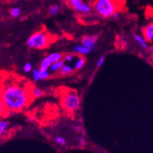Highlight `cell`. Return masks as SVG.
I'll list each match as a JSON object with an SVG mask.
<instances>
[{"label": "cell", "mask_w": 153, "mask_h": 153, "mask_svg": "<svg viewBox=\"0 0 153 153\" xmlns=\"http://www.w3.org/2000/svg\"><path fill=\"white\" fill-rule=\"evenodd\" d=\"M94 10L102 18H110L117 11V6L114 0H96Z\"/></svg>", "instance_id": "2"}, {"label": "cell", "mask_w": 153, "mask_h": 153, "mask_svg": "<svg viewBox=\"0 0 153 153\" xmlns=\"http://www.w3.org/2000/svg\"><path fill=\"white\" fill-rule=\"evenodd\" d=\"M51 65H52V62H50L49 59L48 58V56H45L41 62L40 68L39 69L42 71H48Z\"/></svg>", "instance_id": "15"}, {"label": "cell", "mask_w": 153, "mask_h": 153, "mask_svg": "<svg viewBox=\"0 0 153 153\" xmlns=\"http://www.w3.org/2000/svg\"><path fill=\"white\" fill-rule=\"evenodd\" d=\"M75 12L83 15L89 14L91 12V6L85 0H75L69 3Z\"/></svg>", "instance_id": "5"}, {"label": "cell", "mask_w": 153, "mask_h": 153, "mask_svg": "<svg viewBox=\"0 0 153 153\" xmlns=\"http://www.w3.org/2000/svg\"><path fill=\"white\" fill-rule=\"evenodd\" d=\"M20 13H21V10L19 7H13L10 10V16L13 17V18H17V17H19Z\"/></svg>", "instance_id": "18"}, {"label": "cell", "mask_w": 153, "mask_h": 153, "mask_svg": "<svg viewBox=\"0 0 153 153\" xmlns=\"http://www.w3.org/2000/svg\"><path fill=\"white\" fill-rule=\"evenodd\" d=\"M51 40L48 34L45 31H38L30 37L27 41V45L30 48L43 49L48 46Z\"/></svg>", "instance_id": "3"}, {"label": "cell", "mask_w": 153, "mask_h": 153, "mask_svg": "<svg viewBox=\"0 0 153 153\" xmlns=\"http://www.w3.org/2000/svg\"><path fill=\"white\" fill-rule=\"evenodd\" d=\"M3 89H4V82L2 81V79L0 78V99H1V97H2Z\"/></svg>", "instance_id": "25"}, {"label": "cell", "mask_w": 153, "mask_h": 153, "mask_svg": "<svg viewBox=\"0 0 153 153\" xmlns=\"http://www.w3.org/2000/svg\"><path fill=\"white\" fill-rule=\"evenodd\" d=\"M32 99V90H30L27 85L15 81L4 82L1 100L8 112L19 113L28 105Z\"/></svg>", "instance_id": "1"}, {"label": "cell", "mask_w": 153, "mask_h": 153, "mask_svg": "<svg viewBox=\"0 0 153 153\" xmlns=\"http://www.w3.org/2000/svg\"><path fill=\"white\" fill-rule=\"evenodd\" d=\"M112 18L115 20H118L120 18V13L118 11H117V12L113 13V15L112 16Z\"/></svg>", "instance_id": "26"}, {"label": "cell", "mask_w": 153, "mask_h": 153, "mask_svg": "<svg viewBox=\"0 0 153 153\" xmlns=\"http://www.w3.org/2000/svg\"><path fill=\"white\" fill-rule=\"evenodd\" d=\"M74 55L68 54V55H67L66 56H65V60L67 61V62H71L74 60Z\"/></svg>", "instance_id": "24"}, {"label": "cell", "mask_w": 153, "mask_h": 153, "mask_svg": "<svg viewBox=\"0 0 153 153\" xmlns=\"http://www.w3.org/2000/svg\"><path fill=\"white\" fill-rule=\"evenodd\" d=\"M98 41V35H88L85 36L81 41V45L88 48L90 52L92 51L95 47Z\"/></svg>", "instance_id": "6"}, {"label": "cell", "mask_w": 153, "mask_h": 153, "mask_svg": "<svg viewBox=\"0 0 153 153\" xmlns=\"http://www.w3.org/2000/svg\"><path fill=\"white\" fill-rule=\"evenodd\" d=\"M104 62H105V56H101L100 58L99 59V60H98V62H97V67H102L103 65V63H104Z\"/></svg>", "instance_id": "23"}, {"label": "cell", "mask_w": 153, "mask_h": 153, "mask_svg": "<svg viewBox=\"0 0 153 153\" xmlns=\"http://www.w3.org/2000/svg\"><path fill=\"white\" fill-rule=\"evenodd\" d=\"M134 40L137 42V44L143 48V49H147L149 48V42L145 40V38L142 37V35H140V34H135L134 36Z\"/></svg>", "instance_id": "10"}, {"label": "cell", "mask_w": 153, "mask_h": 153, "mask_svg": "<svg viewBox=\"0 0 153 153\" xmlns=\"http://www.w3.org/2000/svg\"><path fill=\"white\" fill-rule=\"evenodd\" d=\"M43 91L42 89L38 88H35L32 89V96L34 98H39L42 95Z\"/></svg>", "instance_id": "20"}, {"label": "cell", "mask_w": 153, "mask_h": 153, "mask_svg": "<svg viewBox=\"0 0 153 153\" xmlns=\"http://www.w3.org/2000/svg\"><path fill=\"white\" fill-rule=\"evenodd\" d=\"M64 1H66V2H67L70 3V2H73V1H75V0H64Z\"/></svg>", "instance_id": "27"}, {"label": "cell", "mask_w": 153, "mask_h": 153, "mask_svg": "<svg viewBox=\"0 0 153 153\" xmlns=\"http://www.w3.org/2000/svg\"><path fill=\"white\" fill-rule=\"evenodd\" d=\"M7 115H8V111L6 109L4 103L2 102V101L0 99V118H2Z\"/></svg>", "instance_id": "19"}, {"label": "cell", "mask_w": 153, "mask_h": 153, "mask_svg": "<svg viewBox=\"0 0 153 153\" xmlns=\"http://www.w3.org/2000/svg\"><path fill=\"white\" fill-rule=\"evenodd\" d=\"M60 6L57 4L52 5V6L49 7V9H48V13H49V14H50L51 16H56V15H58L59 13H60Z\"/></svg>", "instance_id": "16"}, {"label": "cell", "mask_w": 153, "mask_h": 153, "mask_svg": "<svg viewBox=\"0 0 153 153\" xmlns=\"http://www.w3.org/2000/svg\"><path fill=\"white\" fill-rule=\"evenodd\" d=\"M47 56H48V58L49 59V60H50V62H52V64H53V63H54V62L62 59V54L60 53H51V54L48 55Z\"/></svg>", "instance_id": "13"}, {"label": "cell", "mask_w": 153, "mask_h": 153, "mask_svg": "<svg viewBox=\"0 0 153 153\" xmlns=\"http://www.w3.org/2000/svg\"><path fill=\"white\" fill-rule=\"evenodd\" d=\"M10 128V123L8 120L0 118V137L3 136Z\"/></svg>", "instance_id": "9"}, {"label": "cell", "mask_w": 153, "mask_h": 153, "mask_svg": "<svg viewBox=\"0 0 153 153\" xmlns=\"http://www.w3.org/2000/svg\"><path fill=\"white\" fill-rule=\"evenodd\" d=\"M74 72V68L70 65H66L65 64L63 67L61 68V70L59 71V74L60 76H70Z\"/></svg>", "instance_id": "12"}, {"label": "cell", "mask_w": 153, "mask_h": 153, "mask_svg": "<svg viewBox=\"0 0 153 153\" xmlns=\"http://www.w3.org/2000/svg\"><path fill=\"white\" fill-rule=\"evenodd\" d=\"M142 34H143V38L148 42H152L153 41V24L150 23L145 26L142 30Z\"/></svg>", "instance_id": "8"}, {"label": "cell", "mask_w": 153, "mask_h": 153, "mask_svg": "<svg viewBox=\"0 0 153 153\" xmlns=\"http://www.w3.org/2000/svg\"><path fill=\"white\" fill-rule=\"evenodd\" d=\"M15 1H18V0H15Z\"/></svg>", "instance_id": "28"}, {"label": "cell", "mask_w": 153, "mask_h": 153, "mask_svg": "<svg viewBox=\"0 0 153 153\" xmlns=\"http://www.w3.org/2000/svg\"><path fill=\"white\" fill-rule=\"evenodd\" d=\"M74 52L76 53H77V54L79 55H82V56H84V55H87L89 53H90V51L88 49V48H85L84 46H82L81 45H76V46L74 47Z\"/></svg>", "instance_id": "14"}, {"label": "cell", "mask_w": 153, "mask_h": 153, "mask_svg": "<svg viewBox=\"0 0 153 153\" xmlns=\"http://www.w3.org/2000/svg\"><path fill=\"white\" fill-rule=\"evenodd\" d=\"M62 105L68 112H75L81 106V99L74 91H68L62 95Z\"/></svg>", "instance_id": "4"}, {"label": "cell", "mask_w": 153, "mask_h": 153, "mask_svg": "<svg viewBox=\"0 0 153 153\" xmlns=\"http://www.w3.org/2000/svg\"><path fill=\"white\" fill-rule=\"evenodd\" d=\"M55 141H56V142L57 144H59V145H65L67 144L66 139H65L64 137H61V136H57V137H56Z\"/></svg>", "instance_id": "21"}, {"label": "cell", "mask_w": 153, "mask_h": 153, "mask_svg": "<svg viewBox=\"0 0 153 153\" xmlns=\"http://www.w3.org/2000/svg\"><path fill=\"white\" fill-rule=\"evenodd\" d=\"M33 79L35 81H39L49 77L50 72L48 71H42L40 69H35L32 72Z\"/></svg>", "instance_id": "7"}, {"label": "cell", "mask_w": 153, "mask_h": 153, "mask_svg": "<svg viewBox=\"0 0 153 153\" xmlns=\"http://www.w3.org/2000/svg\"><path fill=\"white\" fill-rule=\"evenodd\" d=\"M32 64L30 62H26L25 64L24 65V71L25 73H29L32 71Z\"/></svg>", "instance_id": "22"}, {"label": "cell", "mask_w": 153, "mask_h": 153, "mask_svg": "<svg viewBox=\"0 0 153 153\" xmlns=\"http://www.w3.org/2000/svg\"><path fill=\"white\" fill-rule=\"evenodd\" d=\"M64 65H65L64 60L61 59V60L57 61V62L53 63V64L51 65L50 67H49V69H48V70H49V71H51L52 73L59 72V71H60L61 68H62V67H63Z\"/></svg>", "instance_id": "11"}, {"label": "cell", "mask_w": 153, "mask_h": 153, "mask_svg": "<svg viewBox=\"0 0 153 153\" xmlns=\"http://www.w3.org/2000/svg\"><path fill=\"white\" fill-rule=\"evenodd\" d=\"M85 59L83 56L79 57V58L76 59V62H75L74 68V70L78 71V70H81V68H83L84 66H85Z\"/></svg>", "instance_id": "17"}]
</instances>
